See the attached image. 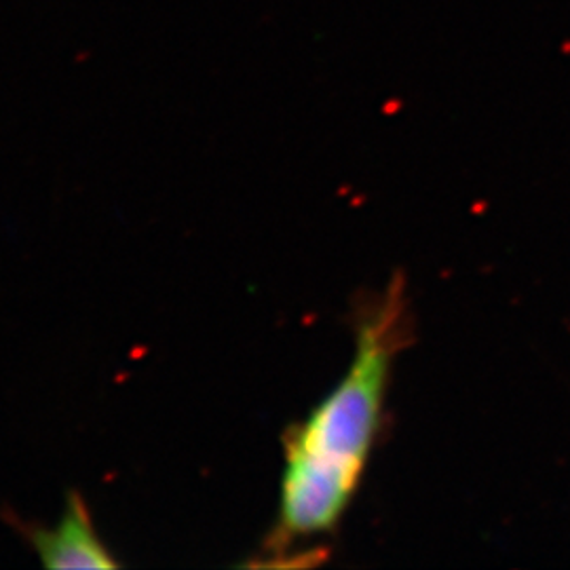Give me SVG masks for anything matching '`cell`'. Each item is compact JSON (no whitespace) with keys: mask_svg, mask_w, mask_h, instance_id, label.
<instances>
[{"mask_svg":"<svg viewBox=\"0 0 570 570\" xmlns=\"http://www.w3.org/2000/svg\"><path fill=\"white\" fill-rule=\"evenodd\" d=\"M406 284L395 275L357 315L343 381L284 433V473L266 564L305 539L330 534L362 484L383 423L393 362L410 341Z\"/></svg>","mask_w":570,"mask_h":570,"instance_id":"6da1fadb","label":"cell"},{"mask_svg":"<svg viewBox=\"0 0 570 570\" xmlns=\"http://www.w3.org/2000/svg\"><path fill=\"white\" fill-rule=\"evenodd\" d=\"M21 532L47 569H119V560L100 539L91 511L77 490L68 492L56 527H21Z\"/></svg>","mask_w":570,"mask_h":570,"instance_id":"7a4b0ae2","label":"cell"}]
</instances>
